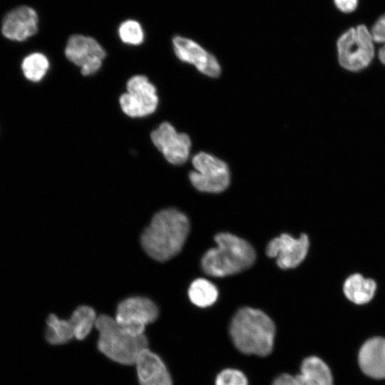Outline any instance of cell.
Here are the masks:
<instances>
[{
	"mask_svg": "<svg viewBox=\"0 0 385 385\" xmlns=\"http://www.w3.org/2000/svg\"><path fill=\"white\" fill-rule=\"evenodd\" d=\"M190 230L187 216L175 209L157 212L141 236L146 253L159 262L167 261L183 248Z\"/></svg>",
	"mask_w": 385,
	"mask_h": 385,
	"instance_id": "obj_1",
	"label": "cell"
},
{
	"mask_svg": "<svg viewBox=\"0 0 385 385\" xmlns=\"http://www.w3.org/2000/svg\"><path fill=\"white\" fill-rule=\"evenodd\" d=\"M230 334L235 346L241 352L265 356L272 351L275 326L262 311L243 307L233 317Z\"/></svg>",
	"mask_w": 385,
	"mask_h": 385,
	"instance_id": "obj_2",
	"label": "cell"
},
{
	"mask_svg": "<svg viewBox=\"0 0 385 385\" xmlns=\"http://www.w3.org/2000/svg\"><path fill=\"white\" fill-rule=\"evenodd\" d=\"M215 240L217 247L208 250L201 260L207 274L220 277L235 274L255 262V250L246 240L228 232L216 235Z\"/></svg>",
	"mask_w": 385,
	"mask_h": 385,
	"instance_id": "obj_3",
	"label": "cell"
},
{
	"mask_svg": "<svg viewBox=\"0 0 385 385\" xmlns=\"http://www.w3.org/2000/svg\"><path fill=\"white\" fill-rule=\"evenodd\" d=\"M95 327L99 333L98 350L115 362L133 364L140 352L148 347V339L144 334L136 337L128 334L108 315L98 317Z\"/></svg>",
	"mask_w": 385,
	"mask_h": 385,
	"instance_id": "obj_4",
	"label": "cell"
},
{
	"mask_svg": "<svg viewBox=\"0 0 385 385\" xmlns=\"http://www.w3.org/2000/svg\"><path fill=\"white\" fill-rule=\"evenodd\" d=\"M371 32L364 25L351 28L337 41L338 60L342 67L359 71L367 67L374 55Z\"/></svg>",
	"mask_w": 385,
	"mask_h": 385,
	"instance_id": "obj_5",
	"label": "cell"
},
{
	"mask_svg": "<svg viewBox=\"0 0 385 385\" xmlns=\"http://www.w3.org/2000/svg\"><path fill=\"white\" fill-rule=\"evenodd\" d=\"M192 162L195 170L189 173V179L195 189L219 193L227 188L230 173L225 162L205 152L196 154Z\"/></svg>",
	"mask_w": 385,
	"mask_h": 385,
	"instance_id": "obj_6",
	"label": "cell"
},
{
	"mask_svg": "<svg viewBox=\"0 0 385 385\" xmlns=\"http://www.w3.org/2000/svg\"><path fill=\"white\" fill-rule=\"evenodd\" d=\"M127 92L119 98L123 112L131 118H140L155 111L158 97L155 86L143 75L131 77L126 84Z\"/></svg>",
	"mask_w": 385,
	"mask_h": 385,
	"instance_id": "obj_7",
	"label": "cell"
},
{
	"mask_svg": "<svg viewBox=\"0 0 385 385\" xmlns=\"http://www.w3.org/2000/svg\"><path fill=\"white\" fill-rule=\"evenodd\" d=\"M158 317V309L150 299L132 297L123 300L118 306L115 321L119 326L133 336L144 334L148 324Z\"/></svg>",
	"mask_w": 385,
	"mask_h": 385,
	"instance_id": "obj_8",
	"label": "cell"
},
{
	"mask_svg": "<svg viewBox=\"0 0 385 385\" xmlns=\"http://www.w3.org/2000/svg\"><path fill=\"white\" fill-rule=\"evenodd\" d=\"M66 58L81 68L83 76L97 72L106 57V51L93 38L80 34L71 36L65 48Z\"/></svg>",
	"mask_w": 385,
	"mask_h": 385,
	"instance_id": "obj_9",
	"label": "cell"
},
{
	"mask_svg": "<svg viewBox=\"0 0 385 385\" xmlns=\"http://www.w3.org/2000/svg\"><path fill=\"white\" fill-rule=\"evenodd\" d=\"M151 140L167 161L181 165L189 158L191 141L185 133H179L168 122L162 123L150 135Z\"/></svg>",
	"mask_w": 385,
	"mask_h": 385,
	"instance_id": "obj_10",
	"label": "cell"
},
{
	"mask_svg": "<svg viewBox=\"0 0 385 385\" xmlns=\"http://www.w3.org/2000/svg\"><path fill=\"white\" fill-rule=\"evenodd\" d=\"M309 247V240L306 234L294 238L289 234L283 233L267 244L266 254L270 257L276 258V262L281 269H291L302 263Z\"/></svg>",
	"mask_w": 385,
	"mask_h": 385,
	"instance_id": "obj_11",
	"label": "cell"
},
{
	"mask_svg": "<svg viewBox=\"0 0 385 385\" xmlns=\"http://www.w3.org/2000/svg\"><path fill=\"white\" fill-rule=\"evenodd\" d=\"M175 55L185 63L194 65L205 76L215 78L221 73L220 65L216 58L194 41L177 36L173 38Z\"/></svg>",
	"mask_w": 385,
	"mask_h": 385,
	"instance_id": "obj_12",
	"label": "cell"
},
{
	"mask_svg": "<svg viewBox=\"0 0 385 385\" xmlns=\"http://www.w3.org/2000/svg\"><path fill=\"white\" fill-rule=\"evenodd\" d=\"M38 16L35 9L28 6H19L4 17L1 33L6 38L24 41L38 31Z\"/></svg>",
	"mask_w": 385,
	"mask_h": 385,
	"instance_id": "obj_13",
	"label": "cell"
},
{
	"mask_svg": "<svg viewBox=\"0 0 385 385\" xmlns=\"http://www.w3.org/2000/svg\"><path fill=\"white\" fill-rule=\"evenodd\" d=\"M135 364L141 385H173L172 378L164 362L148 347L140 352Z\"/></svg>",
	"mask_w": 385,
	"mask_h": 385,
	"instance_id": "obj_14",
	"label": "cell"
},
{
	"mask_svg": "<svg viewBox=\"0 0 385 385\" xmlns=\"http://www.w3.org/2000/svg\"><path fill=\"white\" fill-rule=\"evenodd\" d=\"M359 364L367 376L385 378V339L374 337L367 340L359 350Z\"/></svg>",
	"mask_w": 385,
	"mask_h": 385,
	"instance_id": "obj_15",
	"label": "cell"
},
{
	"mask_svg": "<svg viewBox=\"0 0 385 385\" xmlns=\"http://www.w3.org/2000/svg\"><path fill=\"white\" fill-rule=\"evenodd\" d=\"M300 385H333L328 366L317 356H309L302 363L301 372L295 376Z\"/></svg>",
	"mask_w": 385,
	"mask_h": 385,
	"instance_id": "obj_16",
	"label": "cell"
},
{
	"mask_svg": "<svg viewBox=\"0 0 385 385\" xmlns=\"http://www.w3.org/2000/svg\"><path fill=\"white\" fill-rule=\"evenodd\" d=\"M376 284L371 278L355 273L349 276L343 284L345 297L356 304H364L374 297Z\"/></svg>",
	"mask_w": 385,
	"mask_h": 385,
	"instance_id": "obj_17",
	"label": "cell"
},
{
	"mask_svg": "<svg viewBox=\"0 0 385 385\" xmlns=\"http://www.w3.org/2000/svg\"><path fill=\"white\" fill-rule=\"evenodd\" d=\"M46 325L45 338L51 344H63L75 338L74 330L69 319H62L51 314L47 318Z\"/></svg>",
	"mask_w": 385,
	"mask_h": 385,
	"instance_id": "obj_18",
	"label": "cell"
},
{
	"mask_svg": "<svg viewBox=\"0 0 385 385\" xmlns=\"http://www.w3.org/2000/svg\"><path fill=\"white\" fill-rule=\"evenodd\" d=\"M188 297L192 304L199 307H207L213 304L218 297V290L210 281L198 278L194 280L188 289Z\"/></svg>",
	"mask_w": 385,
	"mask_h": 385,
	"instance_id": "obj_19",
	"label": "cell"
},
{
	"mask_svg": "<svg viewBox=\"0 0 385 385\" xmlns=\"http://www.w3.org/2000/svg\"><path fill=\"white\" fill-rule=\"evenodd\" d=\"M96 319V312L89 306L82 305L76 309L69 319L75 338L84 339L95 326Z\"/></svg>",
	"mask_w": 385,
	"mask_h": 385,
	"instance_id": "obj_20",
	"label": "cell"
},
{
	"mask_svg": "<svg viewBox=\"0 0 385 385\" xmlns=\"http://www.w3.org/2000/svg\"><path fill=\"white\" fill-rule=\"evenodd\" d=\"M49 68L48 58L43 53L36 52L26 56L21 63L24 76L29 81L38 82L46 76Z\"/></svg>",
	"mask_w": 385,
	"mask_h": 385,
	"instance_id": "obj_21",
	"label": "cell"
},
{
	"mask_svg": "<svg viewBox=\"0 0 385 385\" xmlns=\"http://www.w3.org/2000/svg\"><path fill=\"white\" fill-rule=\"evenodd\" d=\"M120 40L128 45L138 46L144 41V31L140 24L133 19L125 20L118 28Z\"/></svg>",
	"mask_w": 385,
	"mask_h": 385,
	"instance_id": "obj_22",
	"label": "cell"
},
{
	"mask_svg": "<svg viewBox=\"0 0 385 385\" xmlns=\"http://www.w3.org/2000/svg\"><path fill=\"white\" fill-rule=\"evenodd\" d=\"M215 385H248L247 377L237 369H227L217 375Z\"/></svg>",
	"mask_w": 385,
	"mask_h": 385,
	"instance_id": "obj_23",
	"label": "cell"
},
{
	"mask_svg": "<svg viewBox=\"0 0 385 385\" xmlns=\"http://www.w3.org/2000/svg\"><path fill=\"white\" fill-rule=\"evenodd\" d=\"M373 41L382 43L379 51V58L381 62L385 65V15L382 16L375 23L371 31Z\"/></svg>",
	"mask_w": 385,
	"mask_h": 385,
	"instance_id": "obj_24",
	"label": "cell"
},
{
	"mask_svg": "<svg viewBox=\"0 0 385 385\" xmlns=\"http://www.w3.org/2000/svg\"><path fill=\"white\" fill-rule=\"evenodd\" d=\"M272 385H300L296 376L288 374H281L273 381Z\"/></svg>",
	"mask_w": 385,
	"mask_h": 385,
	"instance_id": "obj_25",
	"label": "cell"
},
{
	"mask_svg": "<svg viewBox=\"0 0 385 385\" xmlns=\"http://www.w3.org/2000/svg\"><path fill=\"white\" fill-rule=\"evenodd\" d=\"M334 2L339 10L346 13L354 11L357 5V0H334Z\"/></svg>",
	"mask_w": 385,
	"mask_h": 385,
	"instance_id": "obj_26",
	"label": "cell"
}]
</instances>
